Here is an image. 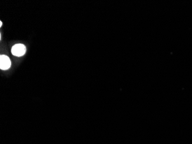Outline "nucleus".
<instances>
[{
	"label": "nucleus",
	"mask_w": 192,
	"mask_h": 144,
	"mask_svg": "<svg viewBox=\"0 0 192 144\" xmlns=\"http://www.w3.org/2000/svg\"><path fill=\"white\" fill-rule=\"evenodd\" d=\"M26 52V47L23 44H16L12 48V53L16 57H21Z\"/></svg>",
	"instance_id": "obj_1"
},
{
	"label": "nucleus",
	"mask_w": 192,
	"mask_h": 144,
	"mask_svg": "<svg viewBox=\"0 0 192 144\" xmlns=\"http://www.w3.org/2000/svg\"><path fill=\"white\" fill-rule=\"evenodd\" d=\"M11 65V62L8 57L2 55L0 57V68L2 70H7Z\"/></svg>",
	"instance_id": "obj_2"
},
{
	"label": "nucleus",
	"mask_w": 192,
	"mask_h": 144,
	"mask_svg": "<svg viewBox=\"0 0 192 144\" xmlns=\"http://www.w3.org/2000/svg\"><path fill=\"white\" fill-rule=\"evenodd\" d=\"M2 23L1 21H0V27H2Z\"/></svg>",
	"instance_id": "obj_3"
}]
</instances>
